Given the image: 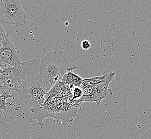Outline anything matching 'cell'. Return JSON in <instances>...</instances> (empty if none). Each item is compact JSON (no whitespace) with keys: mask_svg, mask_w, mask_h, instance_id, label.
Segmentation results:
<instances>
[{"mask_svg":"<svg viewBox=\"0 0 151 139\" xmlns=\"http://www.w3.org/2000/svg\"><path fill=\"white\" fill-rule=\"evenodd\" d=\"M3 66L2 65H1L0 64V76H1V74L2 73V72H3V70L2 69V67H2Z\"/></svg>","mask_w":151,"mask_h":139,"instance_id":"4fadbf2b","label":"cell"},{"mask_svg":"<svg viewBox=\"0 0 151 139\" xmlns=\"http://www.w3.org/2000/svg\"><path fill=\"white\" fill-rule=\"evenodd\" d=\"M27 15L18 0H0V24L19 26L25 23Z\"/></svg>","mask_w":151,"mask_h":139,"instance_id":"5b68a950","label":"cell"},{"mask_svg":"<svg viewBox=\"0 0 151 139\" xmlns=\"http://www.w3.org/2000/svg\"><path fill=\"white\" fill-rule=\"evenodd\" d=\"M14 98L13 95L10 93V91L4 90L0 95V112L2 111H7L8 106L9 103L6 102V100L8 99Z\"/></svg>","mask_w":151,"mask_h":139,"instance_id":"ba28073f","label":"cell"},{"mask_svg":"<svg viewBox=\"0 0 151 139\" xmlns=\"http://www.w3.org/2000/svg\"><path fill=\"white\" fill-rule=\"evenodd\" d=\"M105 77L104 80L94 85H88L82 88L83 96L78 101V103L86 101H92L100 105L102 100L106 99L110 100L112 95L111 89L109 88V85L114 79L115 73L114 71L106 70L103 73Z\"/></svg>","mask_w":151,"mask_h":139,"instance_id":"277c9868","label":"cell"},{"mask_svg":"<svg viewBox=\"0 0 151 139\" xmlns=\"http://www.w3.org/2000/svg\"><path fill=\"white\" fill-rule=\"evenodd\" d=\"M1 27V25L0 24V27Z\"/></svg>","mask_w":151,"mask_h":139,"instance_id":"5bb4252c","label":"cell"},{"mask_svg":"<svg viewBox=\"0 0 151 139\" xmlns=\"http://www.w3.org/2000/svg\"><path fill=\"white\" fill-rule=\"evenodd\" d=\"M76 68L64 52L52 51L40 61L38 76L45 85L50 83L53 86L55 82L60 81L65 74Z\"/></svg>","mask_w":151,"mask_h":139,"instance_id":"6da1fadb","label":"cell"},{"mask_svg":"<svg viewBox=\"0 0 151 139\" xmlns=\"http://www.w3.org/2000/svg\"><path fill=\"white\" fill-rule=\"evenodd\" d=\"M21 62V56L20 54L14 45L9 33H7L3 47L0 49V64L3 66V67L4 65L13 67Z\"/></svg>","mask_w":151,"mask_h":139,"instance_id":"8992f818","label":"cell"},{"mask_svg":"<svg viewBox=\"0 0 151 139\" xmlns=\"http://www.w3.org/2000/svg\"><path fill=\"white\" fill-rule=\"evenodd\" d=\"M104 79H105V77L104 76V74H103V76L95 77L91 78L85 79H83V80L78 87L82 89L88 85H94V84L99 83L100 82H102L104 80Z\"/></svg>","mask_w":151,"mask_h":139,"instance_id":"9c48e42d","label":"cell"},{"mask_svg":"<svg viewBox=\"0 0 151 139\" xmlns=\"http://www.w3.org/2000/svg\"><path fill=\"white\" fill-rule=\"evenodd\" d=\"M46 85L37 76L27 80L18 88L20 99L30 108L42 106L45 102Z\"/></svg>","mask_w":151,"mask_h":139,"instance_id":"3957f363","label":"cell"},{"mask_svg":"<svg viewBox=\"0 0 151 139\" xmlns=\"http://www.w3.org/2000/svg\"><path fill=\"white\" fill-rule=\"evenodd\" d=\"M81 45L82 48L86 50H87L91 48V43L87 40H85L82 41Z\"/></svg>","mask_w":151,"mask_h":139,"instance_id":"8fae6325","label":"cell"},{"mask_svg":"<svg viewBox=\"0 0 151 139\" xmlns=\"http://www.w3.org/2000/svg\"><path fill=\"white\" fill-rule=\"evenodd\" d=\"M83 79L77 74L69 71L64 74L60 82L64 85L70 86V87H78Z\"/></svg>","mask_w":151,"mask_h":139,"instance_id":"52a82bcc","label":"cell"},{"mask_svg":"<svg viewBox=\"0 0 151 139\" xmlns=\"http://www.w3.org/2000/svg\"><path fill=\"white\" fill-rule=\"evenodd\" d=\"M4 90H6V89H5V88L4 87V86L0 84V91L3 92Z\"/></svg>","mask_w":151,"mask_h":139,"instance_id":"7c38bea8","label":"cell"},{"mask_svg":"<svg viewBox=\"0 0 151 139\" xmlns=\"http://www.w3.org/2000/svg\"><path fill=\"white\" fill-rule=\"evenodd\" d=\"M40 61L37 58L17 64L15 67H2V73L0 76V84L6 90L17 92L18 88L27 80L39 74Z\"/></svg>","mask_w":151,"mask_h":139,"instance_id":"7a4b0ae2","label":"cell"},{"mask_svg":"<svg viewBox=\"0 0 151 139\" xmlns=\"http://www.w3.org/2000/svg\"><path fill=\"white\" fill-rule=\"evenodd\" d=\"M6 34L2 26L0 27V49L3 47V43L6 39Z\"/></svg>","mask_w":151,"mask_h":139,"instance_id":"30bf717a","label":"cell"}]
</instances>
